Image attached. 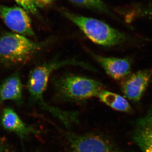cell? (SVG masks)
Wrapping results in <instances>:
<instances>
[{"label":"cell","mask_w":152,"mask_h":152,"mask_svg":"<svg viewBox=\"0 0 152 152\" xmlns=\"http://www.w3.org/2000/svg\"><path fill=\"white\" fill-rule=\"evenodd\" d=\"M10 100L20 105L23 102V88L20 76L16 72L0 84V101Z\"/></svg>","instance_id":"cell-11"},{"label":"cell","mask_w":152,"mask_h":152,"mask_svg":"<svg viewBox=\"0 0 152 152\" xmlns=\"http://www.w3.org/2000/svg\"><path fill=\"white\" fill-rule=\"evenodd\" d=\"M133 140L142 152H152V108L137 121Z\"/></svg>","instance_id":"cell-8"},{"label":"cell","mask_w":152,"mask_h":152,"mask_svg":"<svg viewBox=\"0 0 152 152\" xmlns=\"http://www.w3.org/2000/svg\"><path fill=\"white\" fill-rule=\"evenodd\" d=\"M98 97L102 102L116 110L126 113L132 112V107L127 100L115 93L103 89L99 93Z\"/></svg>","instance_id":"cell-12"},{"label":"cell","mask_w":152,"mask_h":152,"mask_svg":"<svg viewBox=\"0 0 152 152\" xmlns=\"http://www.w3.org/2000/svg\"><path fill=\"white\" fill-rule=\"evenodd\" d=\"M68 140L70 152H118L110 142L99 134L72 135Z\"/></svg>","instance_id":"cell-5"},{"label":"cell","mask_w":152,"mask_h":152,"mask_svg":"<svg viewBox=\"0 0 152 152\" xmlns=\"http://www.w3.org/2000/svg\"><path fill=\"white\" fill-rule=\"evenodd\" d=\"M57 94L66 101H81L98 96L104 89L100 82L82 76L68 75L58 79L55 84Z\"/></svg>","instance_id":"cell-4"},{"label":"cell","mask_w":152,"mask_h":152,"mask_svg":"<svg viewBox=\"0 0 152 152\" xmlns=\"http://www.w3.org/2000/svg\"><path fill=\"white\" fill-rule=\"evenodd\" d=\"M67 65L80 66L93 70L91 66L73 59L59 61L56 59L38 66L31 71L29 75L27 88L29 94L30 102L37 104L41 108L49 112L58 118L66 126H70L76 119L75 112L62 110L49 105L44 101V93L48 86L49 77L55 70Z\"/></svg>","instance_id":"cell-1"},{"label":"cell","mask_w":152,"mask_h":152,"mask_svg":"<svg viewBox=\"0 0 152 152\" xmlns=\"http://www.w3.org/2000/svg\"><path fill=\"white\" fill-rule=\"evenodd\" d=\"M0 17L14 32L26 37L34 36L31 19L23 8L0 5Z\"/></svg>","instance_id":"cell-6"},{"label":"cell","mask_w":152,"mask_h":152,"mask_svg":"<svg viewBox=\"0 0 152 152\" xmlns=\"http://www.w3.org/2000/svg\"><path fill=\"white\" fill-rule=\"evenodd\" d=\"M18 4L23 7L27 12L32 14H37V6L34 0H15Z\"/></svg>","instance_id":"cell-14"},{"label":"cell","mask_w":152,"mask_h":152,"mask_svg":"<svg viewBox=\"0 0 152 152\" xmlns=\"http://www.w3.org/2000/svg\"><path fill=\"white\" fill-rule=\"evenodd\" d=\"M54 0H34L36 5L40 7H46L50 4Z\"/></svg>","instance_id":"cell-15"},{"label":"cell","mask_w":152,"mask_h":152,"mask_svg":"<svg viewBox=\"0 0 152 152\" xmlns=\"http://www.w3.org/2000/svg\"><path fill=\"white\" fill-rule=\"evenodd\" d=\"M152 76V71H138L124 79L121 91L125 97L134 102H138L148 86Z\"/></svg>","instance_id":"cell-7"},{"label":"cell","mask_w":152,"mask_h":152,"mask_svg":"<svg viewBox=\"0 0 152 152\" xmlns=\"http://www.w3.org/2000/svg\"><path fill=\"white\" fill-rule=\"evenodd\" d=\"M1 101H0V105H1Z\"/></svg>","instance_id":"cell-17"},{"label":"cell","mask_w":152,"mask_h":152,"mask_svg":"<svg viewBox=\"0 0 152 152\" xmlns=\"http://www.w3.org/2000/svg\"><path fill=\"white\" fill-rule=\"evenodd\" d=\"M61 13L74 23L92 42L99 45L111 47L122 43L126 36L104 22L61 10Z\"/></svg>","instance_id":"cell-3"},{"label":"cell","mask_w":152,"mask_h":152,"mask_svg":"<svg viewBox=\"0 0 152 152\" xmlns=\"http://www.w3.org/2000/svg\"><path fill=\"white\" fill-rule=\"evenodd\" d=\"M6 148L3 143L0 141V152H4L5 151Z\"/></svg>","instance_id":"cell-16"},{"label":"cell","mask_w":152,"mask_h":152,"mask_svg":"<svg viewBox=\"0 0 152 152\" xmlns=\"http://www.w3.org/2000/svg\"><path fill=\"white\" fill-rule=\"evenodd\" d=\"M94 56L106 72L115 80L124 79L130 73L131 63L128 59L105 57L95 54Z\"/></svg>","instance_id":"cell-9"},{"label":"cell","mask_w":152,"mask_h":152,"mask_svg":"<svg viewBox=\"0 0 152 152\" xmlns=\"http://www.w3.org/2000/svg\"><path fill=\"white\" fill-rule=\"evenodd\" d=\"M43 46V43L33 42L22 35L4 33L0 35V63L7 67L24 64Z\"/></svg>","instance_id":"cell-2"},{"label":"cell","mask_w":152,"mask_h":152,"mask_svg":"<svg viewBox=\"0 0 152 152\" xmlns=\"http://www.w3.org/2000/svg\"><path fill=\"white\" fill-rule=\"evenodd\" d=\"M1 120L2 126L5 129L17 134L21 138L38 133V131L25 124L10 107L4 109Z\"/></svg>","instance_id":"cell-10"},{"label":"cell","mask_w":152,"mask_h":152,"mask_svg":"<svg viewBox=\"0 0 152 152\" xmlns=\"http://www.w3.org/2000/svg\"><path fill=\"white\" fill-rule=\"evenodd\" d=\"M71 2L87 8L108 13L110 11L102 0H69Z\"/></svg>","instance_id":"cell-13"}]
</instances>
